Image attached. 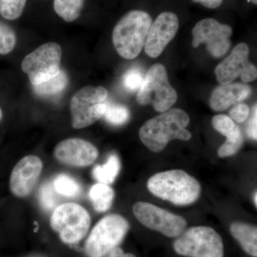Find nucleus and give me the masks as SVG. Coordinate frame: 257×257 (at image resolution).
Returning <instances> with one entry per match:
<instances>
[{
	"instance_id": "f257e3e1",
	"label": "nucleus",
	"mask_w": 257,
	"mask_h": 257,
	"mask_svg": "<svg viewBox=\"0 0 257 257\" xmlns=\"http://www.w3.org/2000/svg\"><path fill=\"white\" fill-rule=\"evenodd\" d=\"M190 121L187 113L181 109H169L147 121L140 130V138L152 152H162L171 140L188 141L192 134L187 130Z\"/></svg>"
},
{
	"instance_id": "f03ea898",
	"label": "nucleus",
	"mask_w": 257,
	"mask_h": 257,
	"mask_svg": "<svg viewBox=\"0 0 257 257\" xmlns=\"http://www.w3.org/2000/svg\"><path fill=\"white\" fill-rule=\"evenodd\" d=\"M147 188L156 197L178 206L197 202L202 193L201 184L183 170L160 172L147 182Z\"/></svg>"
},
{
	"instance_id": "7ed1b4c3",
	"label": "nucleus",
	"mask_w": 257,
	"mask_h": 257,
	"mask_svg": "<svg viewBox=\"0 0 257 257\" xmlns=\"http://www.w3.org/2000/svg\"><path fill=\"white\" fill-rule=\"evenodd\" d=\"M152 18L148 13L134 10L116 24L112 41L116 52L126 60L136 58L145 47Z\"/></svg>"
},
{
	"instance_id": "20e7f679",
	"label": "nucleus",
	"mask_w": 257,
	"mask_h": 257,
	"mask_svg": "<svg viewBox=\"0 0 257 257\" xmlns=\"http://www.w3.org/2000/svg\"><path fill=\"white\" fill-rule=\"evenodd\" d=\"M130 224L119 214L104 216L88 236L84 251L87 257H105L118 247L127 234Z\"/></svg>"
},
{
	"instance_id": "39448f33",
	"label": "nucleus",
	"mask_w": 257,
	"mask_h": 257,
	"mask_svg": "<svg viewBox=\"0 0 257 257\" xmlns=\"http://www.w3.org/2000/svg\"><path fill=\"white\" fill-rule=\"evenodd\" d=\"M137 99L141 105L151 104L160 113L169 110L175 104L177 92L169 82L165 66L156 64L150 67L138 90Z\"/></svg>"
},
{
	"instance_id": "423d86ee",
	"label": "nucleus",
	"mask_w": 257,
	"mask_h": 257,
	"mask_svg": "<svg viewBox=\"0 0 257 257\" xmlns=\"http://www.w3.org/2000/svg\"><path fill=\"white\" fill-rule=\"evenodd\" d=\"M174 249L187 257H224V248L219 233L209 226H194L184 231L174 243Z\"/></svg>"
},
{
	"instance_id": "0eeeda50",
	"label": "nucleus",
	"mask_w": 257,
	"mask_h": 257,
	"mask_svg": "<svg viewBox=\"0 0 257 257\" xmlns=\"http://www.w3.org/2000/svg\"><path fill=\"white\" fill-rule=\"evenodd\" d=\"M50 225L64 243L74 244L87 234L91 217L82 206L76 203H65L56 207L51 216Z\"/></svg>"
},
{
	"instance_id": "6e6552de",
	"label": "nucleus",
	"mask_w": 257,
	"mask_h": 257,
	"mask_svg": "<svg viewBox=\"0 0 257 257\" xmlns=\"http://www.w3.org/2000/svg\"><path fill=\"white\" fill-rule=\"evenodd\" d=\"M107 96V90L103 87L87 86L76 93L70 102L73 128L87 127L103 117Z\"/></svg>"
},
{
	"instance_id": "1a4fd4ad",
	"label": "nucleus",
	"mask_w": 257,
	"mask_h": 257,
	"mask_svg": "<svg viewBox=\"0 0 257 257\" xmlns=\"http://www.w3.org/2000/svg\"><path fill=\"white\" fill-rule=\"evenodd\" d=\"M62 48L59 44H44L29 54L22 62V69L28 75L32 86L53 78L60 72Z\"/></svg>"
},
{
	"instance_id": "9d476101",
	"label": "nucleus",
	"mask_w": 257,
	"mask_h": 257,
	"mask_svg": "<svg viewBox=\"0 0 257 257\" xmlns=\"http://www.w3.org/2000/svg\"><path fill=\"white\" fill-rule=\"evenodd\" d=\"M133 213L144 226L167 237H178L187 227V221L183 217L150 203H136L133 207Z\"/></svg>"
},
{
	"instance_id": "9b49d317",
	"label": "nucleus",
	"mask_w": 257,
	"mask_h": 257,
	"mask_svg": "<svg viewBox=\"0 0 257 257\" xmlns=\"http://www.w3.org/2000/svg\"><path fill=\"white\" fill-rule=\"evenodd\" d=\"M192 33V46L197 47L201 44L205 43L208 52L213 57H222L231 47L230 37L232 35V29L214 19L201 20L196 24Z\"/></svg>"
},
{
	"instance_id": "f8f14e48",
	"label": "nucleus",
	"mask_w": 257,
	"mask_h": 257,
	"mask_svg": "<svg viewBox=\"0 0 257 257\" xmlns=\"http://www.w3.org/2000/svg\"><path fill=\"white\" fill-rule=\"evenodd\" d=\"M249 49L246 43H240L215 69L218 82L231 83L239 76L244 83L253 82L257 77L256 66L248 60Z\"/></svg>"
},
{
	"instance_id": "ddd939ff",
	"label": "nucleus",
	"mask_w": 257,
	"mask_h": 257,
	"mask_svg": "<svg viewBox=\"0 0 257 257\" xmlns=\"http://www.w3.org/2000/svg\"><path fill=\"white\" fill-rule=\"evenodd\" d=\"M43 170L41 159L28 155L19 161L12 171L10 188L15 197H28L36 187Z\"/></svg>"
},
{
	"instance_id": "4468645a",
	"label": "nucleus",
	"mask_w": 257,
	"mask_h": 257,
	"mask_svg": "<svg viewBox=\"0 0 257 257\" xmlns=\"http://www.w3.org/2000/svg\"><path fill=\"white\" fill-rule=\"evenodd\" d=\"M179 26V19L175 13L165 12L159 15L147 35L145 44L147 55L152 58L159 57L176 36Z\"/></svg>"
},
{
	"instance_id": "2eb2a0df",
	"label": "nucleus",
	"mask_w": 257,
	"mask_h": 257,
	"mask_svg": "<svg viewBox=\"0 0 257 257\" xmlns=\"http://www.w3.org/2000/svg\"><path fill=\"white\" fill-rule=\"evenodd\" d=\"M98 155L99 151L94 145L79 138L64 140L54 150L56 160L63 165L74 167L92 165Z\"/></svg>"
},
{
	"instance_id": "dca6fc26",
	"label": "nucleus",
	"mask_w": 257,
	"mask_h": 257,
	"mask_svg": "<svg viewBox=\"0 0 257 257\" xmlns=\"http://www.w3.org/2000/svg\"><path fill=\"white\" fill-rule=\"evenodd\" d=\"M212 125L218 133L226 138V142L218 150L219 157L225 158L237 153L243 142V135L239 126L229 116L224 114L216 115L213 118Z\"/></svg>"
},
{
	"instance_id": "f3484780",
	"label": "nucleus",
	"mask_w": 257,
	"mask_h": 257,
	"mask_svg": "<svg viewBox=\"0 0 257 257\" xmlns=\"http://www.w3.org/2000/svg\"><path fill=\"white\" fill-rule=\"evenodd\" d=\"M251 92V87L246 84L229 83L221 84L213 91L209 104L213 110H226L229 106L246 99Z\"/></svg>"
},
{
	"instance_id": "a211bd4d",
	"label": "nucleus",
	"mask_w": 257,
	"mask_h": 257,
	"mask_svg": "<svg viewBox=\"0 0 257 257\" xmlns=\"http://www.w3.org/2000/svg\"><path fill=\"white\" fill-rule=\"evenodd\" d=\"M230 231L246 253L253 257L257 256L256 226L245 223L234 222L230 226Z\"/></svg>"
},
{
	"instance_id": "6ab92c4d",
	"label": "nucleus",
	"mask_w": 257,
	"mask_h": 257,
	"mask_svg": "<svg viewBox=\"0 0 257 257\" xmlns=\"http://www.w3.org/2000/svg\"><path fill=\"white\" fill-rule=\"evenodd\" d=\"M89 196L94 210L102 213L110 209L114 200V192L109 185L97 183L92 186Z\"/></svg>"
},
{
	"instance_id": "aec40b11",
	"label": "nucleus",
	"mask_w": 257,
	"mask_h": 257,
	"mask_svg": "<svg viewBox=\"0 0 257 257\" xmlns=\"http://www.w3.org/2000/svg\"><path fill=\"white\" fill-rule=\"evenodd\" d=\"M121 169V163L117 155H111L108 158L106 163L103 165H96L92 171L93 177L99 183L106 184H112L117 177Z\"/></svg>"
},
{
	"instance_id": "412c9836",
	"label": "nucleus",
	"mask_w": 257,
	"mask_h": 257,
	"mask_svg": "<svg viewBox=\"0 0 257 257\" xmlns=\"http://www.w3.org/2000/svg\"><path fill=\"white\" fill-rule=\"evenodd\" d=\"M68 82V76L64 70L61 69L59 74H57L53 78L49 79L38 85L33 86L34 91L35 94L39 96L56 95L63 92L67 87Z\"/></svg>"
},
{
	"instance_id": "4be33fe9",
	"label": "nucleus",
	"mask_w": 257,
	"mask_h": 257,
	"mask_svg": "<svg viewBox=\"0 0 257 257\" xmlns=\"http://www.w3.org/2000/svg\"><path fill=\"white\" fill-rule=\"evenodd\" d=\"M84 0H55L54 9L67 23L77 20L81 14Z\"/></svg>"
},
{
	"instance_id": "5701e85b",
	"label": "nucleus",
	"mask_w": 257,
	"mask_h": 257,
	"mask_svg": "<svg viewBox=\"0 0 257 257\" xmlns=\"http://www.w3.org/2000/svg\"><path fill=\"white\" fill-rule=\"evenodd\" d=\"M56 192L67 197H77L81 193V187L75 179L66 175L57 176L53 182Z\"/></svg>"
},
{
	"instance_id": "b1692460",
	"label": "nucleus",
	"mask_w": 257,
	"mask_h": 257,
	"mask_svg": "<svg viewBox=\"0 0 257 257\" xmlns=\"http://www.w3.org/2000/svg\"><path fill=\"white\" fill-rule=\"evenodd\" d=\"M103 116L109 124L119 126L128 121L130 111L127 107L123 105L106 104L105 113Z\"/></svg>"
},
{
	"instance_id": "393cba45",
	"label": "nucleus",
	"mask_w": 257,
	"mask_h": 257,
	"mask_svg": "<svg viewBox=\"0 0 257 257\" xmlns=\"http://www.w3.org/2000/svg\"><path fill=\"white\" fill-rule=\"evenodd\" d=\"M27 0H0V15L9 20L20 18L23 13Z\"/></svg>"
},
{
	"instance_id": "a878e982",
	"label": "nucleus",
	"mask_w": 257,
	"mask_h": 257,
	"mask_svg": "<svg viewBox=\"0 0 257 257\" xmlns=\"http://www.w3.org/2000/svg\"><path fill=\"white\" fill-rule=\"evenodd\" d=\"M16 35L13 29L0 22V55H8L14 50Z\"/></svg>"
},
{
	"instance_id": "bb28decb",
	"label": "nucleus",
	"mask_w": 257,
	"mask_h": 257,
	"mask_svg": "<svg viewBox=\"0 0 257 257\" xmlns=\"http://www.w3.org/2000/svg\"><path fill=\"white\" fill-rule=\"evenodd\" d=\"M144 74L140 68L134 67L128 69L122 78V84L125 89L130 92L139 90L144 80Z\"/></svg>"
},
{
	"instance_id": "cd10ccee",
	"label": "nucleus",
	"mask_w": 257,
	"mask_h": 257,
	"mask_svg": "<svg viewBox=\"0 0 257 257\" xmlns=\"http://www.w3.org/2000/svg\"><path fill=\"white\" fill-rule=\"evenodd\" d=\"M53 183L47 182L44 184L40 189V204L45 210L51 211L55 207L57 204V197Z\"/></svg>"
},
{
	"instance_id": "c85d7f7f",
	"label": "nucleus",
	"mask_w": 257,
	"mask_h": 257,
	"mask_svg": "<svg viewBox=\"0 0 257 257\" xmlns=\"http://www.w3.org/2000/svg\"><path fill=\"white\" fill-rule=\"evenodd\" d=\"M250 109L246 104H238L230 111V116L233 121L238 123H242L248 119Z\"/></svg>"
},
{
	"instance_id": "c756f323",
	"label": "nucleus",
	"mask_w": 257,
	"mask_h": 257,
	"mask_svg": "<svg viewBox=\"0 0 257 257\" xmlns=\"http://www.w3.org/2000/svg\"><path fill=\"white\" fill-rule=\"evenodd\" d=\"M256 127H257V109L256 104L253 106L252 114L248 121L247 127H246V134L248 137L251 140H256Z\"/></svg>"
},
{
	"instance_id": "7c9ffc66",
	"label": "nucleus",
	"mask_w": 257,
	"mask_h": 257,
	"mask_svg": "<svg viewBox=\"0 0 257 257\" xmlns=\"http://www.w3.org/2000/svg\"><path fill=\"white\" fill-rule=\"evenodd\" d=\"M194 3H200L209 9H215L222 4L223 0H192Z\"/></svg>"
},
{
	"instance_id": "2f4dec72",
	"label": "nucleus",
	"mask_w": 257,
	"mask_h": 257,
	"mask_svg": "<svg viewBox=\"0 0 257 257\" xmlns=\"http://www.w3.org/2000/svg\"><path fill=\"white\" fill-rule=\"evenodd\" d=\"M108 257H137L135 255L131 253H124L123 250L119 247L115 248L113 249L109 254L107 255Z\"/></svg>"
},
{
	"instance_id": "473e14b6",
	"label": "nucleus",
	"mask_w": 257,
	"mask_h": 257,
	"mask_svg": "<svg viewBox=\"0 0 257 257\" xmlns=\"http://www.w3.org/2000/svg\"><path fill=\"white\" fill-rule=\"evenodd\" d=\"M256 197H257V194H256V192L255 193V194H254V202H255V205H256H256H257V200H256Z\"/></svg>"
},
{
	"instance_id": "72a5a7b5",
	"label": "nucleus",
	"mask_w": 257,
	"mask_h": 257,
	"mask_svg": "<svg viewBox=\"0 0 257 257\" xmlns=\"http://www.w3.org/2000/svg\"><path fill=\"white\" fill-rule=\"evenodd\" d=\"M248 2H251L253 4L257 5V0H248Z\"/></svg>"
},
{
	"instance_id": "f704fd0d",
	"label": "nucleus",
	"mask_w": 257,
	"mask_h": 257,
	"mask_svg": "<svg viewBox=\"0 0 257 257\" xmlns=\"http://www.w3.org/2000/svg\"><path fill=\"white\" fill-rule=\"evenodd\" d=\"M3 111H2L1 108H0V120L3 119Z\"/></svg>"
}]
</instances>
